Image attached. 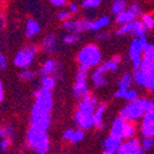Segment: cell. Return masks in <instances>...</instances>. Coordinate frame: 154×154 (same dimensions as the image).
Instances as JSON below:
<instances>
[{
  "label": "cell",
  "instance_id": "1",
  "mask_svg": "<svg viewBox=\"0 0 154 154\" xmlns=\"http://www.w3.org/2000/svg\"><path fill=\"white\" fill-rule=\"evenodd\" d=\"M33 95L36 97V103L31 109L30 126L48 131L51 124V111L53 107L51 90L45 88H39Z\"/></svg>",
  "mask_w": 154,
  "mask_h": 154
},
{
  "label": "cell",
  "instance_id": "2",
  "mask_svg": "<svg viewBox=\"0 0 154 154\" xmlns=\"http://www.w3.org/2000/svg\"><path fill=\"white\" fill-rule=\"evenodd\" d=\"M27 144L37 153H46L50 149V140L46 131H42L30 126L27 134Z\"/></svg>",
  "mask_w": 154,
  "mask_h": 154
},
{
  "label": "cell",
  "instance_id": "3",
  "mask_svg": "<svg viewBox=\"0 0 154 154\" xmlns=\"http://www.w3.org/2000/svg\"><path fill=\"white\" fill-rule=\"evenodd\" d=\"M150 106H151V101H149L148 99H143V98L131 101V103H128L120 111V116L127 121L137 120L140 116H144V113L149 110Z\"/></svg>",
  "mask_w": 154,
  "mask_h": 154
},
{
  "label": "cell",
  "instance_id": "4",
  "mask_svg": "<svg viewBox=\"0 0 154 154\" xmlns=\"http://www.w3.org/2000/svg\"><path fill=\"white\" fill-rule=\"evenodd\" d=\"M78 62L80 65H84L88 67L97 66L101 60V53L100 50L94 44H88L85 48H83L81 51L79 52V54L77 56Z\"/></svg>",
  "mask_w": 154,
  "mask_h": 154
},
{
  "label": "cell",
  "instance_id": "5",
  "mask_svg": "<svg viewBox=\"0 0 154 154\" xmlns=\"http://www.w3.org/2000/svg\"><path fill=\"white\" fill-rule=\"evenodd\" d=\"M90 67L81 65L79 68V71L75 77V84L73 86V96L75 98H82L88 94V84H86V79H88V71Z\"/></svg>",
  "mask_w": 154,
  "mask_h": 154
},
{
  "label": "cell",
  "instance_id": "6",
  "mask_svg": "<svg viewBox=\"0 0 154 154\" xmlns=\"http://www.w3.org/2000/svg\"><path fill=\"white\" fill-rule=\"evenodd\" d=\"M37 54V46L36 45H28L25 49L21 50L16 54L14 58V65L20 68H26L32 62L33 57Z\"/></svg>",
  "mask_w": 154,
  "mask_h": 154
},
{
  "label": "cell",
  "instance_id": "7",
  "mask_svg": "<svg viewBox=\"0 0 154 154\" xmlns=\"http://www.w3.org/2000/svg\"><path fill=\"white\" fill-rule=\"evenodd\" d=\"M142 146H140L138 139L131 138L128 141L124 142L120 146L116 153L119 154H141L143 153Z\"/></svg>",
  "mask_w": 154,
  "mask_h": 154
},
{
  "label": "cell",
  "instance_id": "8",
  "mask_svg": "<svg viewBox=\"0 0 154 154\" xmlns=\"http://www.w3.org/2000/svg\"><path fill=\"white\" fill-rule=\"evenodd\" d=\"M143 50H142L141 45H140V42H139V39H135L131 42V45L129 48V56H131V62L134 65V69H140V66H141L142 62V57L141 54Z\"/></svg>",
  "mask_w": 154,
  "mask_h": 154
},
{
  "label": "cell",
  "instance_id": "9",
  "mask_svg": "<svg viewBox=\"0 0 154 154\" xmlns=\"http://www.w3.org/2000/svg\"><path fill=\"white\" fill-rule=\"evenodd\" d=\"M64 27L72 33L83 32L86 30H92L93 22L91 21H66L64 22Z\"/></svg>",
  "mask_w": 154,
  "mask_h": 154
},
{
  "label": "cell",
  "instance_id": "10",
  "mask_svg": "<svg viewBox=\"0 0 154 154\" xmlns=\"http://www.w3.org/2000/svg\"><path fill=\"white\" fill-rule=\"evenodd\" d=\"M97 99L94 96L85 95L79 103V110L85 114H94L97 108Z\"/></svg>",
  "mask_w": 154,
  "mask_h": 154
},
{
  "label": "cell",
  "instance_id": "11",
  "mask_svg": "<svg viewBox=\"0 0 154 154\" xmlns=\"http://www.w3.org/2000/svg\"><path fill=\"white\" fill-rule=\"evenodd\" d=\"M122 139L123 137L119 136V135H114V134H110V136L106 139L103 142V146H105V154H112L116 153L120 146L122 144Z\"/></svg>",
  "mask_w": 154,
  "mask_h": 154
},
{
  "label": "cell",
  "instance_id": "12",
  "mask_svg": "<svg viewBox=\"0 0 154 154\" xmlns=\"http://www.w3.org/2000/svg\"><path fill=\"white\" fill-rule=\"evenodd\" d=\"M75 122H77L78 126L81 129H88L92 126H95V119H94V114H85V113L81 112L78 110L75 114Z\"/></svg>",
  "mask_w": 154,
  "mask_h": 154
},
{
  "label": "cell",
  "instance_id": "13",
  "mask_svg": "<svg viewBox=\"0 0 154 154\" xmlns=\"http://www.w3.org/2000/svg\"><path fill=\"white\" fill-rule=\"evenodd\" d=\"M140 69L146 72L154 71V44L150 45L149 49L144 52Z\"/></svg>",
  "mask_w": 154,
  "mask_h": 154
},
{
  "label": "cell",
  "instance_id": "14",
  "mask_svg": "<svg viewBox=\"0 0 154 154\" xmlns=\"http://www.w3.org/2000/svg\"><path fill=\"white\" fill-rule=\"evenodd\" d=\"M42 49L46 53H54L56 51V38L54 35H48L42 41Z\"/></svg>",
  "mask_w": 154,
  "mask_h": 154
},
{
  "label": "cell",
  "instance_id": "15",
  "mask_svg": "<svg viewBox=\"0 0 154 154\" xmlns=\"http://www.w3.org/2000/svg\"><path fill=\"white\" fill-rule=\"evenodd\" d=\"M92 79L96 88L107 85V80H106V77H105V72L100 69L99 67L94 71V73H93V75H92Z\"/></svg>",
  "mask_w": 154,
  "mask_h": 154
},
{
  "label": "cell",
  "instance_id": "16",
  "mask_svg": "<svg viewBox=\"0 0 154 154\" xmlns=\"http://www.w3.org/2000/svg\"><path fill=\"white\" fill-rule=\"evenodd\" d=\"M106 109H107V105L106 103H100L97 106V108L94 113V119H95V126L98 129L103 127V116L105 113Z\"/></svg>",
  "mask_w": 154,
  "mask_h": 154
},
{
  "label": "cell",
  "instance_id": "17",
  "mask_svg": "<svg viewBox=\"0 0 154 154\" xmlns=\"http://www.w3.org/2000/svg\"><path fill=\"white\" fill-rule=\"evenodd\" d=\"M131 33L137 38H141L146 33V26L142 21H133L131 22Z\"/></svg>",
  "mask_w": 154,
  "mask_h": 154
},
{
  "label": "cell",
  "instance_id": "18",
  "mask_svg": "<svg viewBox=\"0 0 154 154\" xmlns=\"http://www.w3.org/2000/svg\"><path fill=\"white\" fill-rule=\"evenodd\" d=\"M127 120L123 119L122 116L118 118L116 121L113 122L112 128H111V134H114V135H119V136H122L123 135L124 127H125L126 123H127ZM123 137V136H122Z\"/></svg>",
  "mask_w": 154,
  "mask_h": 154
},
{
  "label": "cell",
  "instance_id": "19",
  "mask_svg": "<svg viewBox=\"0 0 154 154\" xmlns=\"http://www.w3.org/2000/svg\"><path fill=\"white\" fill-rule=\"evenodd\" d=\"M135 17H136L135 14H133L129 10L122 11L119 14H116V23L120 24V25H125V24L133 22Z\"/></svg>",
  "mask_w": 154,
  "mask_h": 154
},
{
  "label": "cell",
  "instance_id": "20",
  "mask_svg": "<svg viewBox=\"0 0 154 154\" xmlns=\"http://www.w3.org/2000/svg\"><path fill=\"white\" fill-rule=\"evenodd\" d=\"M56 63L53 60V59H48L45 63L41 66L40 70H39V73L41 75H53L55 68H56Z\"/></svg>",
  "mask_w": 154,
  "mask_h": 154
},
{
  "label": "cell",
  "instance_id": "21",
  "mask_svg": "<svg viewBox=\"0 0 154 154\" xmlns=\"http://www.w3.org/2000/svg\"><path fill=\"white\" fill-rule=\"evenodd\" d=\"M40 31V26L35 20L30 18L27 22V26H26V36L28 38H32Z\"/></svg>",
  "mask_w": 154,
  "mask_h": 154
},
{
  "label": "cell",
  "instance_id": "22",
  "mask_svg": "<svg viewBox=\"0 0 154 154\" xmlns=\"http://www.w3.org/2000/svg\"><path fill=\"white\" fill-rule=\"evenodd\" d=\"M109 22H110V18L108 16H103V17L98 18L97 21L93 22L92 30H99L101 28H105L106 26L109 24Z\"/></svg>",
  "mask_w": 154,
  "mask_h": 154
},
{
  "label": "cell",
  "instance_id": "23",
  "mask_svg": "<svg viewBox=\"0 0 154 154\" xmlns=\"http://www.w3.org/2000/svg\"><path fill=\"white\" fill-rule=\"evenodd\" d=\"M41 85L42 88H45L48 90H53L55 86V78L50 75H42L41 78Z\"/></svg>",
  "mask_w": 154,
  "mask_h": 154
},
{
  "label": "cell",
  "instance_id": "24",
  "mask_svg": "<svg viewBox=\"0 0 154 154\" xmlns=\"http://www.w3.org/2000/svg\"><path fill=\"white\" fill-rule=\"evenodd\" d=\"M142 124H153L154 125V105H152V103L149 110L144 113L143 119H142Z\"/></svg>",
  "mask_w": 154,
  "mask_h": 154
},
{
  "label": "cell",
  "instance_id": "25",
  "mask_svg": "<svg viewBox=\"0 0 154 154\" xmlns=\"http://www.w3.org/2000/svg\"><path fill=\"white\" fill-rule=\"evenodd\" d=\"M126 5H127V3H126L125 0H116V1L113 2L112 9H111V10H112V13L119 14L120 12L125 10Z\"/></svg>",
  "mask_w": 154,
  "mask_h": 154
},
{
  "label": "cell",
  "instance_id": "26",
  "mask_svg": "<svg viewBox=\"0 0 154 154\" xmlns=\"http://www.w3.org/2000/svg\"><path fill=\"white\" fill-rule=\"evenodd\" d=\"M99 68L103 70V72H107V71H116L118 69V63H116L114 60H109V62H106L103 65L99 66Z\"/></svg>",
  "mask_w": 154,
  "mask_h": 154
},
{
  "label": "cell",
  "instance_id": "27",
  "mask_svg": "<svg viewBox=\"0 0 154 154\" xmlns=\"http://www.w3.org/2000/svg\"><path fill=\"white\" fill-rule=\"evenodd\" d=\"M14 136H15V131H14L12 126L7 125L0 129V137H1V138H2V137H8L9 139H12Z\"/></svg>",
  "mask_w": 154,
  "mask_h": 154
},
{
  "label": "cell",
  "instance_id": "28",
  "mask_svg": "<svg viewBox=\"0 0 154 154\" xmlns=\"http://www.w3.org/2000/svg\"><path fill=\"white\" fill-rule=\"evenodd\" d=\"M141 134L143 137H154V125L153 124H142Z\"/></svg>",
  "mask_w": 154,
  "mask_h": 154
},
{
  "label": "cell",
  "instance_id": "29",
  "mask_svg": "<svg viewBox=\"0 0 154 154\" xmlns=\"http://www.w3.org/2000/svg\"><path fill=\"white\" fill-rule=\"evenodd\" d=\"M135 134V126L133 124H131L129 122H127L124 127V131H123V138L124 139H129L133 137V135Z\"/></svg>",
  "mask_w": 154,
  "mask_h": 154
},
{
  "label": "cell",
  "instance_id": "30",
  "mask_svg": "<svg viewBox=\"0 0 154 154\" xmlns=\"http://www.w3.org/2000/svg\"><path fill=\"white\" fill-rule=\"evenodd\" d=\"M131 77L129 75H124L121 78V80L119 81V88H127L131 86Z\"/></svg>",
  "mask_w": 154,
  "mask_h": 154
},
{
  "label": "cell",
  "instance_id": "31",
  "mask_svg": "<svg viewBox=\"0 0 154 154\" xmlns=\"http://www.w3.org/2000/svg\"><path fill=\"white\" fill-rule=\"evenodd\" d=\"M142 23L144 24L146 29H152L154 27V18L153 16L149 15V14H143L141 17Z\"/></svg>",
  "mask_w": 154,
  "mask_h": 154
},
{
  "label": "cell",
  "instance_id": "32",
  "mask_svg": "<svg viewBox=\"0 0 154 154\" xmlns=\"http://www.w3.org/2000/svg\"><path fill=\"white\" fill-rule=\"evenodd\" d=\"M142 149H143V151H148V150L152 149L154 146V139L153 137H144L143 139H142Z\"/></svg>",
  "mask_w": 154,
  "mask_h": 154
},
{
  "label": "cell",
  "instance_id": "33",
  "mask_svg": "<svg viewBox=\"0 0 154 154\" xmlns=\"http://www.w3.org/2000/svg\"><path fill=\"white\" fill-rule=\"evenodd\" d=\"M83 131H84V129H83ZM75 131V133H73V135H72V138H71V140H70V142L75 144L81 141V140H83V138H84V131Z\"/></svg>",
  "mask_w": 154,
  "mask_h": 154
},
{
  "label": "cell",
  "instance_id": "34",
  "mask_svg": "<svg viewBox=\"0 0 154 154\" xmlns=\"http://www.w3.org/2000/svg\"><path fill=\"white\" fill-rule=\"evenodd\" d=\"M35 77H36V75L32 71H30V70H24V71L21 72V75H20V79L22 81H30Z\"/></svg>",
  "mask_w": 154,
  "mask_h": 154
},
{
  "label": "cell",
  "instance_id": "35",
  "mask_svg": "<svg viewBox=\"0 0 154 154\" xmlns=\"http://www.w3.org/2000/svg\"><path fill=\"white\" fill-rule=\"evenodd\" d=\"M124 98L127 99L128 101H135V100L138 99V94H137L136 91L134 90H126Z\"/></svg>",
  "mask_w": 154,
  "mask_h": 154
},
{
  "label": "cell",
  "instance_id": "36",
  "mask_svg": "<svg viewBox=\"0 0 154 154\" xmlns=\"http://www.w3.org/2000/svg\"><path fill=\"white\" fill-rule=\"evenodd\" d=\"M80 40V37L78 36V35H75V33H72L71 35H67V36L64 37V42L67 44H72L75 43V42L79 41Z\"/></svg>",
  "mask_w": 154,
  "mask_h": 154
},
{
  "label": "cell",
  "instance_id": "37",
  "mask_svg": "<svg viewBox=\"0 0 154 154\" xmlns=\"http://www.w3.org/2000/svg\"><path fill=\"white\" fill-rule=\"evenodd\" d=\"M101 0H84L82 2L83 8H96L100 5Z\"/></svg>",
  "mask_w": 154,
  "mask_h": 154
},
{
  "label": "cell",
  "instance_id": "38",
  "mask_svg": "<svg viewBox=\"0 0 154 154\" xmlns=\"http://www.w3.org/2000/svg\"><path fill=\"white\" fill-rule=\"evenodd\" d=\"M146 88H149L150 91H154V71L148 72V80H146Z\"/></svg>",
  "mask_w": 154,
  "mask_h": 154
},
{
  "label": "cell",
  "instance_id": "39",
  "mask_svg": "<svg viewBox=\"0 0 154 154\" xmlns=\"http://www.w3.org/2000/svg\"><path fill=\"white\" fill-rule=\"evenodd\" d=\"M11 139H9L8 137H2L1 138V141H0V148H1V151L5 152L8 150L9 146H10Z\"/></svg>",
  "mask_w": 154,
  "mask_h": 154
},
{
  "label": "cell",
  "instance_id": "40",
  "mask_svg": "<svg viewBox=\"0 0 154 154\" xmlns=\"http://www.w3.org/2000/svg\"><path fill=\"white\" fill-rule=\"evenodd\" d=\"M128 10L131 11L133 14H135V16H136V17H137V16H139L142 13L141 9H140V7H139L137 3H133V5H131V7L128 8Z\"/></svg>",
  "mask_w": 154,
  "mask_h": 154
},
{
  "label": "cell",
  "instance_id": "41",
  "mask_svg": "<svg viewBox=\"0 0 154 154\" xmlns=\"http://www.w3.org/2000/svg\"><path fill=\"white\" fill-rule=\"evenodd\" d=\"M139 42H140V45H141L143 52H146V50L149 49V46L151 45V44H149V42H148V40H146V38L144 36L141 37V38H139Z\"/></svg>",
  "mask_w": 154,
  "mask_h": 154
},
{
  "label": "cell",
  "instance_id": "42",
  "mask_svg": "<svg viewBox=\"0 0 154 154\" xmlns=\"http://www.w3.org/2000/svg\"><path fill=\"white\" fill-rule=\"evenodd\" d=\"M70 18V13L67 12V11H63V12H60L58 14V20H60V21H68Z\"/></svg>",
  "mask_w": 154,
  "mask_h": 154
},
{
  "label": "cell",
  "instance_id": "43",
  "mask_svg": "<svg viewBox=\"0 0 154 154\" xmlns=\"http://www.w3.org/2000/svg\"><path fill=\"white\" fill-rule=\"evenodd\" d=\"M73 133H75V131H72V129H67L66 131L64 133V136H63V138L65 139V140H71L72 138V135H73Z\"/></svg>",
  "mask_w": 154,
  "mask_h": 154
},
{
  "label": "cell",
  "instance_id": "44",
  "mask_svg": "<svg viewBox=\"0 0 154 154\" xmlns=\"http://www.w3.org/2000/svg\"><path fill=\"white\" fill-rule=\"evenodd\" d=\"M49 1L56 7H62V5H66V0H49Z\"/></svg>",
  "mask_w": 154,
  "mask_h": 154
},
{
  "label": "cell",
  "instance_id": "45",
  "mask_svg": "<svg viewBox=\"0 0 154 154\" xmlns=\"http://www.w3.org/2000/svg\"><path fill=\"white\" fill-rule=\"evenodd\" d=\"M5 67H7V60H5V57L1 54L0 55V68L1 70H5Z\"/></svg>",
  "mask_w": 154,
  "mask_h": 154
},
{
  "label": "cell",
  "instance_id": "46",
  "mask_svg": "<svg viewBox=\"0 0 154 154\" xmlns=\"http://www.w3.org/2000/svg\"><path fill=\"white\" fill-rule=\"evenodd\" d=\"M108 37H109L108 32H103V33H98V35H97L98 39H107Z\"/></svg>",
  "mask_w": 154,
  "mask_h": 154
},
{
  "label": "cell",
  "instance_id": "47",
  "mask_svg": "<svg viewBox=\"0 0 154 154\" xmlns=\"http://www.w3.org/2000/svg\"><path fill=\"white\" fill-rule=\"evenodd\" d=\"M69 9H70V11H71L72 13H77L78 12V7L75 5H70Z\"/></svg>",
  "mask_w": 154,
  "mask_h": 154
},
{
  "label": "cell",
  "instance_id": "48",
  "mask_svg": "<svg viewBox=\"0 0 154 154\" xmlns=\"http://www.w3.org/2000/svg\"><path fill=\"white\" fill-rule=\"evenodd\" d=\"M0 100H3V84L0 83Z\"/></svg>",
  "mask_w": 154,
  "mask_h": 154
},
{
  "label": "cell",
  "instance_id": "49",
  "mask_svg": "<svg viewBox=\"0 0 154 154\" xmlns=\"http://www.w3.org/2000/svg\"><path fill=\"white\" fill-rule=\"evenodd\" d=\"M112 60H114V62L119 64V63L121 62V57H120V56H113L112 57Z\"/></svg>",
  "mask_w": 154,
  "mask_h": 154
},
{
  "label": "cell",
  "instance_id": "50",
  "mask_svg": "<svg viewBox=\"0 0 154 154\" xmlns=\"http://www.w3.org/2000/svg\"><path fill=\"white\" fill-rule=\"evenodd\" d=\"M151 103H152V105H154V98H153V99H152V101H151Z\"/></svg>",
  "mask_w": 154,
  "mask_h": 154
}]
</instances>
